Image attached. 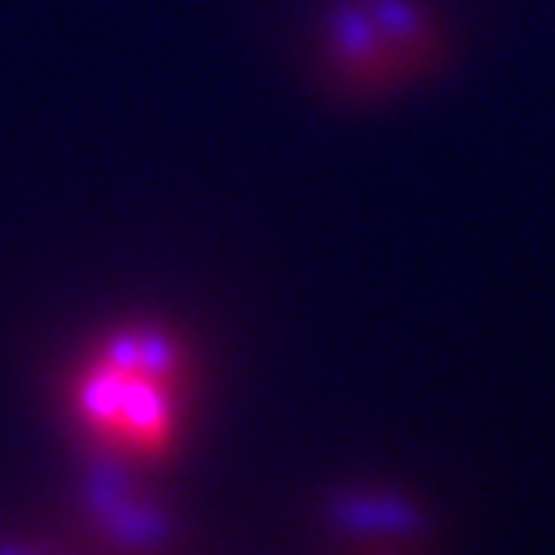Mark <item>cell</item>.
Instances as JSON below:
<instances>
[{
	"mask_svg": "<svg viewBox=\"0 0 555 555\" xmlns=\"http://www.w3.org/2000/svg\"><path fill=\"white\" fill-rule=\"evenodd\" d=\"M62 416L93 469L158 477L194 430L191 345L147 319L104 330L68 365Z\"/></svg>",
	"mask_w": 555,
	"mask_h": 555,
	"instance_id": "obj_1",
	"label": "cell"
},
{
	"mask_svg": "<svg viewBox=\"0 0 555 555\" xmlns=\"http://www.w3.org/2000/svg\"><path fill=\"white\" fill-rule=\"evenodd\" d=\"M330 54H334L337 76L356 79L365 90L401 76L398 57L384 43L365 0H345L330 15Z\"/></svg>",
	"mask_w": 555,
	"mask_h": 555,
	"instance_id": "obj_2",
	"label": "cell"
},
{
	"mask_svg": "<svg viewBox=\"0 0 555 555\" xmlns=\"http://www.w3.org/2000/svg\"><path fill=\"white\" fill-rule=\"evenodd\" d=\"M365 8H370L384 43L398 57L401 73L427 68L430 54L437 51V33L430 26L427 11H420L412 0H365Z\"/></svg>",
	"mask_w": 555,
	"mask_h": 555,
	"instance_id": "obj_3",
	"label": "cell"
}]
</instances>
